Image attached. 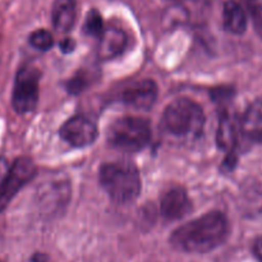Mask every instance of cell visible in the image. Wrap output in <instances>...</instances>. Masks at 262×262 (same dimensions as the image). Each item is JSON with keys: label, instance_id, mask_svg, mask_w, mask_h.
Listing matches in <instances>:
<instances>
[{"label": "cell", "instance_id": "obj_1", "mask_svg": "<svg viewBox=\"0 0 262 262\" xmlns=\"http://www.w3.org/2000/svg\"><path fill=\"white\" fill-rule=\"evenodd\" d=\"M228 235L229 222L227 216L220 211H211L174 230L170 243L183 252L206 253L222 246Z\"/></svg>", "mask_w": 262, "mask_h": 262}, {"label": "cell", "instance_id": "obj_2", "mask_svg": "<svg viewBox=\"0 0 262 262\" xmlns=\"http://www.w3.org/2000/svg\"><path fill=\"white\" fill-rule=\"evenodd\" d=\"M204 127V110L196 101L187 97L171 101L160 120L161 130L176 140H196L201 137Z\"/></svg>", "mask_w": 262, "mask_h": 262}, {"label": "cell", "instance_id": "obj_3", "mask_svg": "<svg viewBox=\"0 0 262 262\" xmlns=\"http://www.w3.org/2000/svg\"><path fill=\"white\" fill-rule=\"evenodd\" d=\"M99 179L107 196L117 204H130L140 196V171L129 161L104 164L99 170Z\"/></svg>", "mask_w": 262, "mask_h": 262}, {"label": "cell", "instance_id": "obj_4", "mask_svg": "<svg viewBox=\"0 0 262 262\" xmlns=\"http://www.w3.org/2000/svg\"><path fill=\"white\" fill-rule=\"evenodd\" d=\"M151 127L147 119L122 117L114 120L107 130V142L117 150L137 152L150 143Z\"/></svg>", "mask_w": 262, "mask_h": 262}, {"label": "cell", "instance_id": "obj_5", "mask_svg": "<svg viewBox=\"0 0 262 262\" xmlns=\"http://www.w3.org/2000/svg\"><path fill=\"white\" fill-rule=\"evenodd\" d=\"M40 72L32 66H25L17 72L13 87L12 105L18 114L32 113L38 101Z\"/></svg>", "mask_w": 262, "mask_h": 262}, {"label": "cell", "instance_id": "obj_6", "mask_svg": "<svg viewBox=\"0 0 262 262\" xmlns=\"http://www.w3.org/2000/svg\"><path fill=\"white\" fill-rule=\"evenodd\" d=\"M35 163L32 159L27 156L15 159L14 163L10 165L9 173L4 182L2 191H0V211H4L10 204L15 194L28 183L32 181L36 176Z\"/></svg>", "mask_w": 262, "mask_h": 262}, {"label": "cell", "instance_id": "obj_7", "mask_svg": "<svg viewBox=\"0 0 262 262\" xmlns=\"http://www.w3.org/2000/svg\"><path fill=\"white\" fill-rule=\"evenodd\" d=\"M59 135L74 147H86L92 145L97 138V127L89 118L76 115L61 125Z\"/></svg>", "mask_w": 262, "mask_h": 262}, {"label": "cell", "instance_id": "obj_8", "mask_svg": "<svg viewBox=\"0 0 262 262\" xmlns=\"http://www.w3.org/2000/svg\"><path fill=\"white\" fill-rule=\"evenodd\" d=\"M158 84L152 79L130 83L122 92V101L135 110H150L158 99Z\"/></svg>", "mask_w": 262, "mask_h": 262}, {"label": "cell", "instance_id": "obj_9", "mask_svg": "<svg viewBox=\"0 0 262 262\" xmlns=\"http://www.w3.org/2000/svg\"><path fill=\"white\" fill-rule=\"evenodd\" d=\"M192 210L188 193L182 187H170L160 197V211L165 219L179 220Z\"/></svg>", "mask_w": 262, "mask_h": 262}, {"label": "cell", "instance_id": "obj_10", "mask_svg": "<svg viewBox=\"0 0 262 262\" xmlns=\"http://www.w3.org/2000/svg\"><path fill=\"white\" fill-rule=\"evenodd\" d=\"M127 35L123 30L109 27L100 36L99 58L101 60H112L123 53L127 46Z\"/></svg>", "mask_w": 262, "mask_h": 262}, {"label": "cell", "instance_id": "obj_11", "mask_svg": "<svg viewBox=\"0 0 262 262\" xmlns=\"http://www.w3.org/2000/svg\"><path fill=\"white\" fill-rule=\"evenodd\" d=\"M239 129L248 141L262 145V100L250 105L243 115Z\"/></svg>", "mask_w": 262, "mask_h": 262}, {"label": "cell", "instance_id": "obj_12", "mask_svg": "<svg viewBox=\"0 0 262 262\" xmlns=\"http://www.w3.org/2000/svg\"><path fill=\"white\" fill-rule=\"evenodd\" d=\"M77 18V0H55L51 10V19L55 30L69 32Z\"/></svg>", "mask_w": 262, "mask_h": 262}, {"label": "cell", "instance_id": "obj_13", "mask_svg": "<svg viewBox=\"0 0 262 262\" xmlns=\"http://www.w3.org/2000/svg\"><path fill=\"white\" fill-rule=\"evenodd\" d=\"M238 140V125L235 124V120L229 114L224 113L220 115L219 127H217L216 141L220 148L228 151L230 155H233L234 148L237 146Z\"/></svg>", "mask_w": 262, "mask_h": 262}, {"label": "cell", "instance_id": "obj_14", "mask_svg": "<svg viewBox=\"0 0 262 262\" xmlns=\"http://www.w3.org/2000/svg\"><path fill=\"white\" fill-rule=\"evenodd\" d=\"M223 22L224 28L234 35H242L247 28V17L238 3L229 0L225 3L224 12H223Z\"/></svg>", "mask_w": 262, "mask_h": 262}, {"label": "cell", "instance_id": "obj_15", "mask_svg": "<svg viewBox=\"0 0 262 262\" xmlns=\"http://www.w3.org/2000/svg\"><path fill=\"white\" fill-rule=\"evenodd\" d=\"M30 43L32 48L37 49L40 51H48L53 48L54 37L49 31L46 30H37L31 33Z\"/></svg>", "mask_w": 262, "mask_h": 262}, {"label": "cell", "instance_id": "obj_16", "mask_svg": "<svg viewBox=\"0 0 262 262\" xmlns=\"http://www.w3.org/2000/svg\"><path fill=\"white\" fill-rule=\"evenodd\" d=\"M83 28L87 35L100 37L104 32V23H102L101 14L95 9L89 12L86 20H84Z\"/></svg>", "mask_w": 262, "mask_h": 262}, {"label": "cell", "instance_id": "obj_17", "mask_svg": "<svg viewBox=\"0 0 262 262\" xmlns=\"http://www.w3.org/2000/svg\"><path fill=\"white\" fill-rule=\"evenodd\" d=\"M87 84H89V77L84 76L83 73H78L74 78H72L71 81L68 82V92L78 94V92H81Z\"/></svg>", "mask_w": 262, "mask_h": 262}, {"label": "cell", "instance_id": "obj_18", "mask_svg": "<svg viewBox=\"0 0 262 262\" xmlns=\"http://www.w3.org/2000/svg\"><path fill=\"white\" fill-rule=\"evenodd\" d=\"M251 14L256 31L262 36V5H255L251 8Z\"/></svg>", "mask_w": 262, "mask_h": 262}, {"label": "cell", "instance_id": "obj_19", "mask_svg": "<svg viewBox=\"0 0 262 262\" xmlns=\"http://www.w3.org/2000/svg\"><path fill=\"white\" fill-rule=\"evenodd\" d=\"M9 163L5 158H0V191H2L3 186H4V182L7 179L8 173H9Z\"/></svg>", "mask_w": 262, "mask_h": 262}, {"label": "cell", "instance_id": "obj_20", "mask_svg": "<svg viewBox=\"0 0 262 262\" xmlns=\"http://www.w3.org/2000/svg\"><path fill=\"white\" fill-rule=\"evenodd\" d=\"M59 46H60V49L63 53H72L74 49V46H76V43H74V41L72 40V38H64Z\"/></svg>", "mask_w": 262, "mask_h": 262}, {"label": "cell", "instance_id": "obj_21", "mask_svg": "<svg viewBox=\"0 0 262 262\" xmlns=\"http://www.w3.org/2000/svg\"><path fill=\"white\" fill-rule=\"evenodd\" d=\"M253 252H255L256 257L258 258V261L262 262V237L257 238L253 245Z\"/></svg>", "mask_w": 262, "mask_h": 262}, {"label": "cell", "instance_id": "obj_22", "mask_svg": "<svg viewBox=\"0 0 262 262\" xmlns=\"http://www.w3.org/2000/svg\"><path fill=\"white\" fill-rule=\"evenodd\" d=\"M31 262H48V257L43 255H41V253H37V255L33 256L32 261Z\"/></svg>", "mask_w": 262, "mask_h": 262}, {"label": "cell", "instance_id": "obj_23", "mask_svg": "<svg viewBox=\"0 0 262 262\" xmlns=\"http://www.w3.org/2000/svg\"><path fill=\"white\" fill-rule=\"evenodd\" d=\"M0 262H2V261H0Z\"/></svg>", "mask_w": 262, "mask_h": 262}]
</instances>
